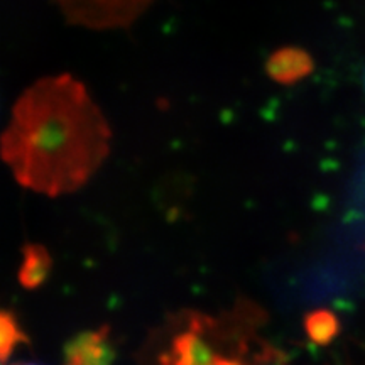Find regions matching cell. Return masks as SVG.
I'll return each mask as SVG.
<instances>
[{
    "instance_id": "6da1fadb",
    "label": "cell",
    "mask_w": 365,
    "mask_h": 365,
    "mask_svg": "<svg viewBox=\"0 0 365 365\" xmlns=\"http://www.w3.org/2000/svg\"><path fill=\"white\" fill-rule=\"evenodd\" d=\"M112 130L75 76H46L17 98L0 158L24 188L51 196L83 188L110 153Z\"/></svg>"
},
{
    "instance_id": "7a4b0ae2",
    "label": "cell",
    "mask_w": 365,
    "mask_h": 365,
    "mask_svg": "<svg viewBox=\"0 0 365 365\" xmlns=\"http://www.w3.org/2000/svg\"><path fill=\"white\" fill-rule=\"evenodd\" d=\"M257 312L234 309L220 318L176 314L149 340L145 365H269L271 346L255 331Z\"/></svg>"
},
{
    "instance_id": "9c48e42d",
    "label": "cell",
    "mask_w": 365,
    "mask_h": 365,
    "mask_svg": "<svg viewBox=\"0 0 365 365\" xmlns=\"http://www.w3.org/2000/svg\"><path fill=\"white\" fill-rule=\"evenodd\" d=\"M9 365H38V364H33V362H16V364H9Z\"/></svg>"
},
{
    "instance_id": "52a82bcc",
    "label": "cell",
    "mask_w": 365,
    "mask_h": 365,
    "mask_svg": "<svg viewBox=\"0 0 365 365\" xmlns=\"http://www.w3.org/2000/svg\"><path fill=\"white\" fill-rule=\"evenodd\" d=\"M27 336L17 322L16 314L0 308V364L14 354L21 344H26Z\"/></svg>"
},
{
    "instance_id": "8992f818",
    "label": "cell",
    "mask_w": 365,
    "mask_h": 365,
    "mask_svg": "<svg viewBox=\"0 0 365 365\" xmlns=\"http://www.w3.org/2000/svg\"><path fill=\"white\" fill-rule=\"evenodd\" d=\"M49 271H51V257H49L48 250L38 244L26 245L19 269V279L22 286L31 289V287L43 284Z\"/></svg>"
},
{
    "instance_id": "277c9868",
    "label": "cell",
    "mask_w": 365,
    "mask_h": 365,
    "mask_svg": "<svg viewBox=\"0 0 365 365\" xmlns=\"http://www.w3.org/2000/svg\"><path fill=\"white\" fill-rule=\"evenodd\" d=\"M113 346L108 328L83 331L68 341L63 365H112Z\"/></svg>"
},
{
    "instance_id": "5b68a950",
    "label": "cell",
    "mask_w": 365,
    "mask_h": 365,
    "mask_svg": "<svg viewBox=\"0 0 365 365\" xmlns=\"http://www.w3.org/2000/svg\"><path fill=\"white\" fill-rule=\"evenodd\" d=\"M269 78L281 85H293L296 81L307 78L313 71V59L301 48L286 46L269 54L266 61Z\"/></svg>"
},
{
    "instance_id": "3957f363",
    "label": "cell",
    "mask_w": 365,
    "mask_h": 365,
    "mask_svg": "<svg viewBox=\"0 0 365 365\" xmlns=\"http://www.w3.org/2000/svg\"><path fill=\"white\" fill-rule=\"evenodd\" d=\"M68 22L88 29H120L139 19L154 0H54Z\"/></svg>"
},
{
    "instance_id": "ba28073f",
    "label": "cell",
    "mask_w": 365,
    "mask_h": 365,
    "mask_svg": "<svg viewBox=\"0 0 365 365\" xmlns=\"http://www.w3.org/2000/svg\"><path fill=\"white\" fill-rule=\"evenodd\" d=\"M307 328L313 340L325 341L327 339H330L333 330H335V323L327 313H318L308 318Z\"/></svg>"
}]
</instances>
